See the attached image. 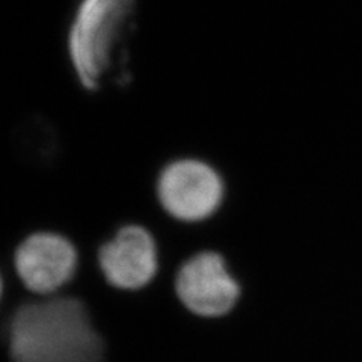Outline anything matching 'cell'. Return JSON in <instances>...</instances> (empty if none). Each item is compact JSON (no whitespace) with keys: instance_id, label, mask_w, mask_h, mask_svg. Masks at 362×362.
Returning <instances> with one entry per match:
<instances>
[{"instance_id":"obj_1","label":"cell","mask_w":362,"mask_h":362,"mask_svg":"<svg viewBox=\"0 0 362 362\" xmlns=\"http://www.w3.org/2000/svg\"><path fill=\"white\" fill-rule=\"evenodd\" d=\"M14 362H101L103 343L73 298L23 305L9 327Z\"/></svg>"},{"instance_id":"obj_2","label":"cell","mask_w":362,"mask_h":362,"mask_svg":"<svg viewBox=\"0 0 362 362\" xmlns=\"http://www.w3.org/2000/svg\"><path fill=\"white\" fill-rule=\"evenodd\" d=\"M134 13V0H82L68 37V49L78 81L89 89L101 81L121 56Z\"/></svg>"},{"instance_id":"obj_3","label":"cell","mask_w":362,"mask_h":362,"mask_svg":"<svg viewBox=\"0 0 362 362\" xmlns=\"http://www.w3.org/2000/svg\"><path fill=\"white\" fill-rule=\"evenodd\" d=\"M158 199L180 221H202L218 210L223 197L221 177L198 160H178L158 178Z\"/></svg>"},{"instance_id":"obj_4","label":"cell","mask_w":362,"mask_h":362,"mask_svg":"<svg viewBox=\"0 0 362 362\" xmlns=\"http://www.w3.org/2000/svg\"><path fill=\"white\" fill-rule=\"evenodd\" d=\"M175 288L186 308L202 317L231 311L240 294L239 284L216 252H201L186 262L177 275Z\"/></svg>"},{"instance_id":"obj_5","label":"cell","mask_w":362,"mask_h":362,"mask_svg":"<svg viewBox=\"0 0 362 362\" xmlns=\"http://www.w3.org/2000/svg\"><path fill=\"white\" fill-rule=\"evenodd\" d=\"M98 262L105 278L113 287L142 288L156 276V242L142 226H126L100 247Z\"/></svg>"},{"instance_id":"obj_6","label":"cell","mask_w":362,"mask_h":362,"mask_svg":"<svg viewBox=\"0 0 362 362\" xmlns=\"http://www.w3.org/2000/svg\"><path fill=\"white\" fill-rule=\"evenodd\" d=\"M77 264L74 246L52 233L33 234L16 252V269L25 286L37 293H52L71 279Z\"/></svg>"},{"instance_id":"obj_7","label":"cell","mask_w":362,"mask_h":362,"mask_svg":"<svg viewBox=\"0 0 362 362\" xmlns=\"http://www.w3.org/2000/svg\"><path fill=\"white\" fill-rule=\"evenodd\" d=\"M0 294H2V279H0Z\"/></svg>"}]
</instances>
